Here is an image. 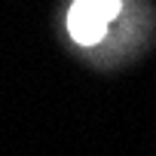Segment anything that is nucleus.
I'll list each match as a JSON object with an SVG mask.
<instances>
[{
    "instance_id": "1",
    "label": "nucleus",
    "mask_w": 156,
    "mask_h": 156,
    "mask_svg": "<svg viewBox=\"0 0 156 156\" xmlns=\"http://www.w3.org/2000/svg\"><path fill=\"white\" fill-rule=\"evenodd\" d=\"M122 0H76L70 16H67V28L70 37L83 46H92L104 37L110 19L119 16Z\"/></svg>"
}]
</instances>
